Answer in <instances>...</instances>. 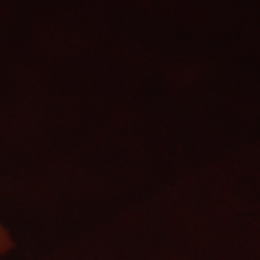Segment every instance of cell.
Here are the masks:
<instances>
[{"instance_id": "6da1fadb", "label": "cell", "mask_w": 260, "mask_h": 260, "mask_svg": "<svg viewBox=\"0 0 260 260\" xmlns=\"http://www.w3.org/2000/svg\"><path fill=\"white\" fill-rule=\"evenodd\" d=\"M15 249V242L12 239V236L9 232L0 224V256H5L8 254L10 250Z\"/></svg>"}]
</instances>
